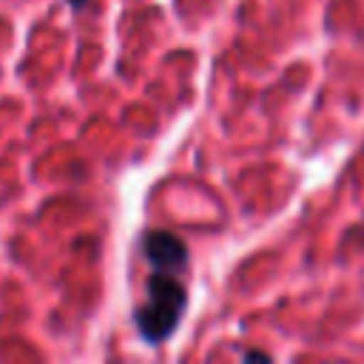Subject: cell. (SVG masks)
Returning <instances> with one entry per match:
<instances>
[{
    "label": "cell",
    "instance_id": "cell-1",
    "mask_svg": "<svg viewBox=\"0 0 364 364\" xmlns=\"http://www.w3.org/2000/svg\"><path fill=\"white\" fill-rule=\"evenodd\" d=\"M185 307H188V290L179 282V276L171 270H154L148 279V299L134 313L142 341L151 344L165 341L179 327Z\"/></svg>",
    "mask_w": 364,
    "mask_h": 364
},
{
    "label": "cell",
    "instance_id": "cell-2",
    "mask_svg": "<svg viewBox=\"0 0 364 364\" xmlns=\"http://www.w3.org/2000/svg\"><path fill=\"white\" fill-rule=\"evenodd\" d=\"M145 259L151 262L154 270H171L182 273L188 267V247L176 233L168 230H148L142 239Z\"/></svg>",
    "mask_w": 364,
    "mask_h": 364
},
{
    "label": "cell",
    "instance_id": "cell-3",
    "mask_svg": "<svg viewBox=\"0 0 364 364\" xmlns=\"http://www.w3.org/2000/svg\"><path fill=\"white\" fill-rule=\"evenodd\" d=\"M242 358H245V361H270V355L262 353V350H247Z\"/></svg>",
    "mask_w": 364,
    "mask_h": 364
}]
</instances>
